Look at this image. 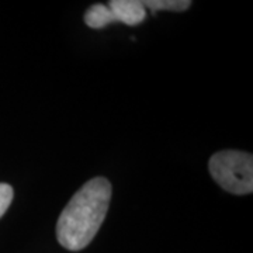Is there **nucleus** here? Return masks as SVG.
<instances>
[{"label":"nucleus","instance_id":"5","mask_svg":"<svg viewBox=\"0 0 253 253\" xmlns=\"http://www.w3.org/2000/svg\"><path fill=\"white\" fill-rule=\"evenodd\" d=\"M145 9L159 11V10H169V11H184L191 6L190 0H144L142 1Z\"/></svg>","mask_w":253,"mask_h":253},{"label":"nucleus","instance_id":"1","mask_svg":"<svg viewBox=\"0 0 253 253\" xmlns=\"http://www.w3.org/2000/svg\"><path fill=\"white\" fill-rule=\"evenodd\" d=\"M111 183L94 177L63 208L56 224V239L65 249L79 252L93 241L109 211Z\"/></svg>","mask_w":253,"mask_h":253},{"label":"nucleus","instance_id":"4","mask_svg":"<svg viewBox=\"0 0 253 253\" xmlns=\"http://www.w3.org/2000/svg\"><path fill=\"white\" fill-rule=\"evenodd\" d=\"M84 23L90 28L100 30V28H104L111 23H116V18H114V14L111 13L109 6L99 3V4H93L84 13Z\"/></svg>","mask_w":253,"mask_h":253},{"label":"nucleus","instance_id":"6","mask_svg":"<svg viewBox=\"0 0 253 253\" xmlns=\"http://www.w3.org/2000/svg\"><path fill=\"white\" fill-rule=\"evenodd\" d=\"M14 197L13 187L7 183H0V218L4 215V212L10 207Z\"/></svg>","mask_w":253,"mask_h":253},{"label":"nucleus","instance_id":"3","mask_svg":"<svg viewBox=\"0 0 253 253\" xmlns=\"http://www.w3.org/2000/svg\"><path fill=\"white\" fill-rule=\"evenodd\" d=\"M116 21L126 26L141 24L146 18V9L139 0H111L107 4Z\"/></svg>","mask_w":253,"mask_h":253},{"label":"nucleus","instance_id":"2","mask_svg":"<svg viewBox=\"0 0 253 253\" xmlns=\"http://www.w3.org/2000/svg\"><path fill=\"white\" fill-rule=\"evenodd\" d=\"M208 169L218 184L236 196L253 191V156L241 151H219L210 158Z\"/></svg>","mask_w":253,"mask_h":253}]
</instances>
